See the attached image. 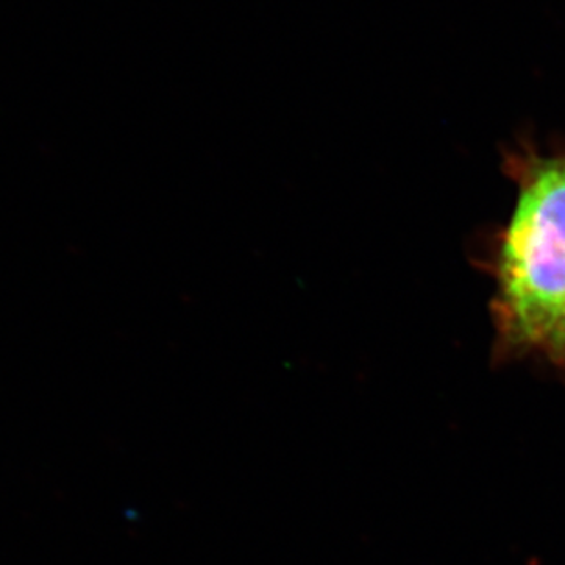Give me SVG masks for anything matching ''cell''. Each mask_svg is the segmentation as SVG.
Listing matches in <instances>:
<instances>
[{
	"label": "cell",
	"instance_id": "1",
	"mask_svg": "<svg viewBox=\"0 0 565 565\" xmlns=\"http://www.w3.org/2000/svg\"><path fill=\"white\" fill-rule=\"evenodd\" d=\"M516 178L497 262L498 348L540 352L565 317V152L523 158Z\"/></svg>",
	"mask_w": 565,
	"mask_h": 565
},
{
	"label": "cell",
	"instance_id": "2",
	"mask_svg": "<svg viewBox=\"0 0 565 565\" xmlns=\"http://www.w3.org/2000/svg\"><path fill=\"white\" fill-rule=\"evenodd\" d=\"M540 353H544L550 361L565 369V317L561 324L556 326V330L547 337Z\"/></svg>",
	"mask_w": 565,
	"mask_h": 565
}]
</instances>
